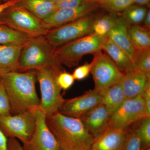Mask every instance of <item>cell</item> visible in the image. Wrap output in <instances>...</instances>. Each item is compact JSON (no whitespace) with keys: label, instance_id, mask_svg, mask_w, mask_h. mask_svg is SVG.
I'll use <instances>...</instances> for the list:
<instances>
[{"label":"cell","instance_id":"44dd1931","mask_svg":"<svg viewBox=\"0 0 150 150\" xmlns=\"http://www.w3.org/2000/svg\"><path fill=\"white\" fill-rule=\"evenodd\" d=\"M17 4L25 8L41 20L56 10V3L47 0H21Z\"/></svg>","mask_w":150,"mask_h":150},{"label":"cell","instance_id":"277c9868","mask_svg":"<svg viewBox=\"0 0 150 150\" xmlns=\"http://www.w3.org/2000/svg\"><path fill=\"white\" fill-rule=\"evenodd\" d=\"M54 49L45 36L32 38L23 47L18 71H35L43 67L60 64L54 59Z\"/></svg>","mask_w":150,"mask_h":150},{"label":"cell","instance_id":"f546056e","mask_svg":"<svg viewBox=\"0 0 150 150\" xmlns=\"http://www.w3.org/2000/svg\"><path fill=\"white\" fill-rule=\"evenodd\" d=\"M75 79L73 74L64 71L59 74L57 76V81L60 88L67 90L74 84Z\"/></svg>","mask_w":150,"mask_h":150},{"label":"cell","instance_id":"b9f144b4","mask_svg":"<svg viewBox=\"0 0 150 150\" xmlns=\"http://www.w3.org/2000/svg\"><path fill=\"white\" fill-rule=\"evenodd\" d=\"M140 150H150V146L148 147L147 148H144V149H141Z\"/></svg>","mask_w":150,"mask_h":150},{"label":"cell","instance_id":"d6a6232c","mask_svg":"<svg viewBox=\"0 0 150 150\" xmlns=\"http://www.w3.org/2000/svg\"><path fill=\"white\" fill-rule=\"evenodd\" d=\"M85 0H62L56 4V10L59 9L77 7L84 3Z\"/></svg>","mask_w":150,"mask_h":150},{"label":"cell","instance_id":"2e32d148","mask_svg":"<svg viewBox=\"0 0 150 150\" xmlns=\"http://www.w3.org/2000/svg\"><path fill=\"white\" fill-rule=\"evenodd\" d=\"M149 83L150 78L137 69L124 73L121 83L126 100L141 95Z\"/></svg>","mask_w":150,"mask_h":150},{"label":"cell","instance_id":"9c48e42d","mask_svg":"<svg viewBox=\"0 0 150 150\" xmlns=\"http://www.w3.org/2000/svg\"><path fill=\"white\" fill-rule=\"evenodd\" d=\"M91 73L93 77L95 89L99 91L119 82L124 73L119 69L101 50L93 54Z\"/></svg>","mask_w":150,"mask_h":150},{"label":"cell","instance_id":"ab89813d","mask_svg":"<svg viewBox=\"0 0 150 150\" xmlns=\"http://www.w3.org/2000/svg\"><path fill=\"white\" fill-rule=\"evenodd\" d=\"M85 1L88 2L97 3L100 5L102 3L103 0H85Z\"/></svg>","mask_w":150,"mask_h":150},{"label":"cell","instance_id":"ee69618b","mask_svg":"<svg viewBox=\"0 0 150 150\" xmlns=\"http://www.w3.org/2000/svg\"><path fill=\"white\" fill-rule=\"evenodd\" d=\"M1 78H2V75L0 73V83H1Z\"/></svg>","mask_w":150,"mask_h":150},{"label":"cell","instance_id":"e575fe53","mask_svg":"<svg viewBox=\"0 0 150 150\" xmlns=\"http://www.w3.org/2000/svg\"><path fill=\"white\" fill-rule=\"evenodd\" d=\"M8 150H24L22 146L16 138H9L8 139Z\"/></svg>","mask_w":150,"mask_h":150},{"label":"cell","instance_id":"7a4b0ae2","mask_svg":"<svg viewBox=\"0 0 150 150\" xmlns=\"http://www.w3.org/2000/svg\"><path fill=\"white\" fill-rule=\"evenodd\" d=\"M46 119L60 150H91L94 138L86 130L80 118L67 116L58 111L46 116Z\"/></svg>","mask_w":150,"mask_h":150},{"label":"cell","instance_id":"4dcf8cb0","mask_svg":"<svg viewBox=\"0 0 150 150\" xmlns=\"http://www.w3.org/2000/svg\"><path fill=\"white\" fill-rule=\"evenodd\" d=\"M11 114L8 97L1 82L0 83V116Z\"/></svg>","mask_w":150,"mask_h":150},{"label":"cell","instance_id":"60d3db41","mask_svg":"<svg viewBox=\"0 0 150 150\" xmlns=\"http://www.w3.org/2000/svg\"><path fill=\"white\" fill-rule=\"evenodd\" d=\"M47 1H49L55 3H58L61 1L62 0H47Z\"/></svg>","mask_w":150,"mask_h":150},{"label":"cell","instance_id":"8fae6325","mask_svg":"<svg viewBox=\"0 0 150 150\" xmlns=\"http://www.w3.org/2000/svg\"><path fill=\"white\" fill-rule=\"evenodd\" d=\"M35 128L28 141L22 145L24 150H57L58 142L46 122V115L39 107L33 109Z\"/></svg>","mask_w":150,"mask_h":150},{"label":"cell","instance_id":"d4e9b609","mask_svg":"<svg viewBox=\"0 0 150 150\" xmlns=\"http://www.w3.org/2000/svg\"><path fill=\"white\" fill-rule=\"evenodd\" d=\"M116 14L111 13L97 16L93 25V33L100 36H105L110 32L115 24Z\"/></svg>","mask_w":150,"mask_h":150},{"label":"cell","instance_id":"4fadbf2b","mask_svg":"<svg viewBox=\"0 0 150 150\" xmlns=\"http://www.w3.org/2000/svg\"><path fill=\"white\" fill-rule=\"evenodd\" d=\"M99 6L97 3L86 2L77 7L59 9L42 20V23L50 30L91 14Z\"/></svg>","mask_w":150,"mask_h":150},{"label":"cell","instance_id":"e0dca14e","mask_svg":"<svg viewBox=\"0 0 150 150\" xmlns=\"http://www.w3.org/2000/svg\"><path fill=\"white\" fill-rule=\"evenodd\" d=\"M127 130V128H108L94 138L90 150H118L123 143Z\"/></svg>","mask_w":150,"mask_h":150},{"label":"cell","instance_id":"836d02e7","mask_svg":"<svg viewBox=\"0 0 150 150\" xmlns=\"http://www.w3.org/2000/svg\"><path fill=\"white\" fill-rule=\"evenodd\" d=\"M142 96L144 101L147 113L150 116V83L146 86Z\"/></svg>","mask_w":150,"mask_h":150},{"label":"cell","instance_id":"83f0119b","mask_svg":"<svg viewBox=\"0 0 150 150\" xmlns=\"http://www.w3.org/2000/svg\"><path fill=\"white\" fill-rule=\"evenodd\" d=\"M137 69L150 78V48L137 50L136 65Z\"/></svg>","mask_w":150,"mask_h":150},{"label":"cell","instance_id":"603a6c76","mask_svg":"<svg viewBox=\"0 0 150 150\" xmlns=\"http://www.w3.org/2000/svg\"><path fill=\"white\" fill-rule=\"evenodd\" d=\"M149 30L139 25H132L128 27L129 37L136 50L150 49Z\"/></svg>","mask_w":150,"mask_h":150},{"label":"cell","instance_id":"9a60e30c","mask_svg":"<svg viewBox=\"0 0 150 150\" xmlns=\"http://www.w3.org/2000/svg\"><path fill=\"white\" fill-rule=\"evenodd\" d=\"M111 115L101 103L79 118L87 131L95 138L108 128Z\"/></svg>","mask_w":150,"mask_h":150},{"label":"cell","instance_id":"7c38bea8","mask_svg":"<svg viewBox=\"0 0 150 150\" xmlns=\"http://www.w3.org/2000/svg\"><path fill=\"white\" fill-rule=\"evenodd\" d=\"M101 103L99 92L94 89L86 91L80 96L65 99L59 111L67 116L80 118Z\"/></svg>","mask_w":150,"mask_h":150},{"label":"cell","instance_id":"7bdbcfd3","mask_svg":"<svg viewBox=\"0 0 150 150\" xmlns=\"http://www.w3.org/2000/svg\"><path fill=\"white\" fill-rule=\"evenodd\" d=\"M1 1H3L4 2H6L8 1H11V0H0Z\"/></svg>","mask_w":150,"mask_h":150},{"label":"cell","instance_id":"30bf717a","mask_svg":"<svg viewBox=\"0 0 150 150\" xmlns=\"http://www.w3.org/2000/svg\"><path fill=\"white\" fill-rule=\"evenodd\" d=\"M150 117L146 110L144 101L142 95L126 100L111 115L108 128L126 129L139 120Z\"/></svg>","mask_w":150,"mask_h":150},{"label":"cell","instance_id":"74e56055","mask_svg":"<svg viewBox=\"0 0 150 150\" xmlns=\"http://www.w3.org/2000/svg\"><path fill=\"white\" fill-rule=\"evenodd\" d=\"M144 27L148 29H150V10H148L146 14L144 20Z\"/></svg>","mask_w":150,"mask_h":150},{"label":"cell","instance_id":"7402d4cb","mask_svg":"<svg viewBox=\"0 0 150 150\" xmlns=\"http://www.w3.org/2000/svg\"><path fill=\"white\" fill-rule=\"evenodd\" d=\"M32 38L5 24L0 25V45L23 46Z\"/></svg>","mask_w":150,"mask_h":150},{"label":"cell","instance_id":"ffe728a7","mask_svg":"<svg viewBox=\"0 0 150 150\" xmlns=\"http://www.w3.org/2000/svg\"><path fill=\"white\" fill-rule=\"evenodd\" d=\"M98 92L101 97V103L111 115L126 100L121 80Z\"/></svg>","mask_w":150,"mask_h":150},{"label":"cell","instance_id":"d590c367","mask_svg":"<svg viewBox=\"0 0 150 150\" xmlns=\"http://www.w3.org/2000/svg\"><path fill=\"white\" fill-rule=\"evenodd\" d=\"M21 1V0H11V1L0 4V15L6 9L9 7L11 6L15 5ZM1 24H4V23L0 21V25Z\"/></svg>","mask_w":150,"mask_h":150},{"label":"cell","instance_id":"1f68e13d","mask_svg":"<svg viewBox=\"0 0 150 150\" xmlns=\"http://www.w3.org/2000/svg\"><path fill=\"white\" fill-rule=\"evenodd\" d=\"M91 63H86L75 69L72 74L75 80L80 81L86 78L91 73Z\"/></svg>","mask_w":150,"mask_h":150},{"label":"cell","instance_id":"f1b7e54d","mask_svg":"<svg viewBox=\"0 0 150 150\" xmlns=\"http://www.w3.org/2000/svg\"><path fill=\"white\" fill-rule=\"evenodd\" d=\"M134 4V0H107L100 6L115 13L123 12Z\"/></svg>","mask_w":150,"mask_h":150},{"label":"cell","instance_id":"4316f807","mask_svg":"<svg viewBox=\"0 0 150 150\" xmlns=\"http://www.w3.org/2000/svg\"><path fill=\"white\" fill-rule=\"evenodd\" d=\"M141 141L134 126L127 128L123 143L118 150H140Z\"/></svg>","mask_w":150,"mask_h":150},{"label":"cell","instance_id":"484cf974","mask_svg":"<svg viewBox=\"0 0 150 150\" xmlns=\"http://www.w3.org/2000/svg\"><path fill=\"white\" fill-rule=\"evenodd\" d=\"M134 127L141 141V149L150 146V116L146 117L135 123Z\"/></svg>","mask_w":150,"mask_h":150},{"label":"cell","instance_id":"52a82bcc","mask_svg":"<svg viewBox=\"0 0 150 150\" xmlns=\"http://www.w3.org/2000/svg\"><path fill=\"white\" fill-rule=\"evenodd\" d=\"M97 16L90 14L59 27L50 30L45 35L54 48L93 33Z\"/></svg>","mask_w":150,"mask_h":150},{"label":"cell","instance_id":"f6af8a7d","mask_svg":"<svg viewBox=\"0 0 150 150\" xmlns=\"http://www.w3.org/2000/svg\"><path fill=\"white\" fill-rule=\"evenodd\" d=\"M107 1V0H103V1L102 3H101V4H100V5H100L102 4H103L104 2H105L106 1Z\"/></svg>","mask_w":150,"mask_h":150},{"label":"cell","instance_id":"bcb514c9","mask_svg":"<svg viewBox=\"0 0 150 150\" xmlns=\"http://www.w3.org/2000/svg\"><path fill=\"white\" fill-rule=\"evenodd\" d=\"M57 150H61L60 149H58Z\"/></svg>","mask_w":150,"mask_h":150},{"label":"cell","instance_id":"8992f818","mask_svg":"<svg viewBox=\"0 0 150 150\" xmlns=\"http://www.w3.org/2000/svg\"><path fill=\"white\" fill-rule=\"evenodd\" d=\"M0 21L31 37L45 36L49 31L44 27L42 20L17 4L3 11L0 15Z\"/></svg>","mask_w":150,"mask_h":150},{"label":"cell","instance_id":"cb8c5ba5","mask_svg":"<svg viewBox=\"0 0 150 150\" xmlns=\"http://www.w3.org/2000/svg\"><path fill=\"white\" fill-rule=\"evenodd\" d=\"M148 11L144 6L133 4L123 11L121 16L128 27L139 25L144 22Z\"/></svg>","mask_w":150,"mask_h":150},{"label":"cell","instance_id":"6da1fadb","mask_svg":"<svg viewBox=\"0 0 150 150\" xmlns=\"http://www.w3.org/2000/svg\"><path fill=\"white\" fill-rule=\"evenodd\" d=\"M36 81L35 71L11 72L2 75L1 83L9 100L11 114L39 107L40 99L35 88Z\"/></svg>","mask_w":150,"mask_h":150},{"label":"cell","instance_id":"d6986e66","mask_svg":"<svg viewBox=\"0 0 150 150\" xmlns=\"http://www.w3.org/2000/svg\"><path fill=\"white\" fill-rule=\"evenodd\" d=\"M23 46L0 45V73L2 75L18 71L19 59Z\"/></svg>","mask_w":150,"mask_h":150},{"label":"cell","instance_id":"8d00e7d4","mask_svg":"<svg viewBox=\"0 0 150 150\" xmlns=\"http://www.w3.org/2000/svg\"><path fill=\"white\" fill-rule=\"evenodd\" d=\"M8 139L0 129V150H8Z\"/></svg>","mask_w":150,"mask_h":150},{"label":"cell","instance_id":"ac0fdd59","mask_svg":"<svg viewBox=\"0 0 150 150\" xmlns=\"http://www.w3.org/2000/svg\"><path fill=\"white\" fill-rule=\"evenodd\" d=\"M101 50L106 53V54L122 72L126 73L134 69L129 56L120 47L112 42L107 35L103 42Z\"/></svg>","mask_w":150,"mask_h":150},{"label":"cell","instance_id":"5b68a950","mask_svg":"<svg viewBox=\"0 0 150 150\" xmlns=\"http://www.w3.org/2000/svg\"><path fill=\"white\" fill-rule=\"evenodd\" d=\"M105 36L93 33L55 48L54 59L62 66L76 67L84 55L102 50L101 46Z\"/></svg>","mask_w":150,"mask_h":150},{"label":"cell","instance_id":"3957f363","mask_svg":"<svg viewBox=\"0 0 150 150\" xmlns=\"http://www.w3.org/2000/svg\"><path fill=\"white\" fill-rule=\"evenodd\" d=\"M64 71V69L60 64L43 67L35 71L41 93L39 108L46 116L58 112L64 100L61 93L62 89L57 81L58 75Z\"/></svg>","mask_w":150,"mask_h":150},{"label":"cell","instance_id":"f35d334b","mask_svg":"<svg viewBox=\"0 0 150 150\" xmlns=\"http://www.w3.org/2000/svg\"><path fill=\"white\" fill-rule=\"evenodd\" d=\"M150 0H134V4L138 5L144 6L149 4Z\"/></svg>","mask_w":150,"mask_h":150},{"label":"cell","instance_id":"ba28073f","mask_svg":"<svg viewBox=\"0 0 150 150\" xmlns=\"http://www.w3.org/2000/svg\"><path fill=\"white\" fill-rule=\"evenodd\" d=\"M35 125L33 109L15 115L0 116V129L5 136L8 139H18L23 144L32 135Z\"/></svg>","mask_w":150,"mask_h":150},{"label":"cell","instance_id":"5bb4252c","mask_svg":"<svg viewBox=\"0 0 150 150\" xmlns=\"http://www.w3.org/2000/svg\"><path fill=\"white\" fill-rule=\"evenodd\" d=\"M107 35L129 56L134 69L136 65L137 50L129 37L128 25L121 16L116 15L115 24Z\"/></svg>","mask_w":150,"mask_h":150}]
</instances>
